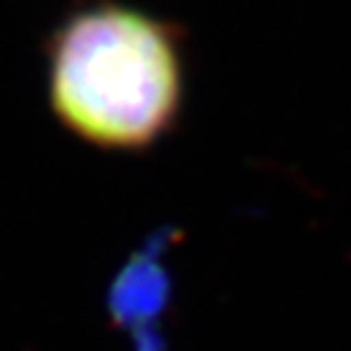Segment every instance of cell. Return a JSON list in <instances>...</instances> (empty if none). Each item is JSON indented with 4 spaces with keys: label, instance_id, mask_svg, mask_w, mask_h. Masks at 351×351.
I'll return each instance as SVG.
<instances>
[{
    "label": "cell",
    "instance_id": "cell-1",
    "mask_svg": "<svg viewBox=\"0 0 351 351\" xmlns=\"http://www.w3.org/2000/svg\"><path fill=\"white\" fill-rule=\"evenodd\" d=\"M47 97L75 138L108 152L149 149L183 111V34L114 0L75 9L47 39Z\"/></svg>",
    "mask_w": 351,
    "mask_h": 351
}]
</instances>
